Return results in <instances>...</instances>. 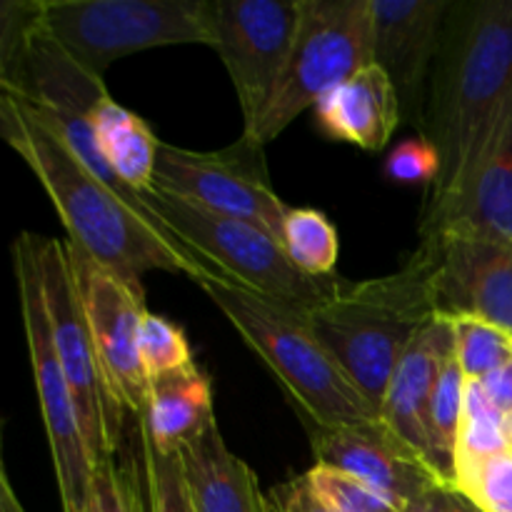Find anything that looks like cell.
<instances>
[{"label": "cell", "instance_id": "ffe728a7", "mask_svg": "<svg viewBox=\"0 0 512 512\" xmlns=\"http://www.w3.org/2000/svg\"><path fill=\"white\" fill-rule=\"evenodd\" d=\"M138 420L150 443L168 455H180L210 423L213 385L195 363L150 380L148 408Z\"/></svg>", "mask_w": 512, "mask_h": 512}, {"label": "cell", "instance_id": "52a82bcc", "mask_svg": "<svg viewBox=\"0 0 512 512\" xmlns=\"http://www.w3.org/2000/svg\"><path fill=\"white\" fill-rule=\"evenodd\" d=\"M55 353L73 390L93 468L118 458L130 415L115 395L90 335L68 240L35 235Z\"/></svg>", "mask_w": 512, "mask_h": 512}, {"label": "cell", "instance_id": "6da1fadb", "mask_svg": "<svg viewBox=\"0 0 512 512\" xmlns=\"http://www.w3.org/2000/svg\"><path fill=\"white\" fill-rule=\"evenodd\" d=\"M0 133L40 180L68 230V243L135 295L145 298L143 275L150 270L188 275L193 283L230 280L175 238L158 215L95 178L28 105L5 93H0Z\"/></svg>", "mask_w": 512, "mask_h": 512}, {"label": "cell", "instance_id": "44dd1931", "mask_svg": "<svg viewBox=\"0 0 512 512\" xmlns=\"http://www.w3.org/2000/svg\"><path fill=\"white\" fill-rule=\"evenodd\" d=\"M98 150L115 178L138 195L155 190L160 140L140 115L105 95L90 113Z\"/></svg>", "mask_w": 512, "mask_h": 512}, {"label": "cell", "instance_id": "83f0119b", "mask_svg": "<svg viewBox=\"0 0 512 512\" xmlns=\"http://www.w3.org/2000/svg\"><path fill=\"white\" fill-rule=\"evenodd\" d=\"M308 480L315 493L325 500L335 512H405L398 503L375 490L373 485L363 483L355 475L343 473L330 465L313 463L308 470Z\"/></svg>", "mask_w": 512, "mask_h": 512}, {"label": "cell", "instance_id": "4dcf8cb0", "mask_svg": "<svg viewBox=\"0 0 512 512\" xmlns=\"http://www.w3.org/2000/svg\"><path fill=\"white\" fill-rule=\"evenodd\" d=\"M440 173L438 150L418 135L395 145L385 160V178L403 185H435Z\"/></svg>", "mask_w": 512, "mask_h": 512}, {"label": "cell", "instance_id": "1f68e13d", "mask_svg": "<svg viewBox=\"0 0 512 512\" xmlns=\"http://www.w3.org/2000/svg\"><path fill=\"white\" fill-rule=\"evenodd\" d=\"M265 498H268L270 512H335L315 493L305 473L298 475V478L285 480L280 485H273L265 493Z\"/></svg>", "mask_w": 512, "mask_h": 512}, {"label": "cell", "instance_id": "7402d4cb", "mask_svg": "<svg viewBox=\"0 0 512 512\" xmlns=\"http://www.w3.org/2000/svg\"><path fill=\"white\" fill-rule=\"evenodd\" d=\"M465 395H468V378L460 368L455 353L440 370V378L430 395L425 433H428V460L435 473L445 483H455V465H458L460 433H463Z\"/></svg>", "mask_w": 512, "mask_h": 512}, {"label": "cell", "instance_id": "8fae6325", "mask_svg": "<svg viewBox=\"0 0 512 512\" xmlns=\"http://www.w3.org/2000/svg\"><path fill=\"white\" fill-rule=\"evenodd\" d=\"M300 23V0H210V33L248 133L278 90Z\"/></svg>", "mask_w": 512, "mask_h": 512}, {"label": "cell", "instance_id": "f546056e", "mask_svg": "<svg viewBox=\"0 0 512 512\" xmlns=\"http://www.w3.org/2000/svg\"><path fill=\"white\" fill-rule=\"evenodd\" d=\"M140 358H143L150 380L195 363L183 328L170 323L163 315L150 313V310L140 323Z\"/></svg>", "mask_w": 512, "mask_h": 512}, {"label": "cell", "instance_id": "e575fe53", "mask_svg": "<svg viewBox=\"0 0 512 512\" xmlns=\"http://www.w3.org/2000/svg\"><path fill=\"white\" fill-rule=\"evenodd\" d=\"M0 512H28L20 505L18 495H15L13 483L8 478V470L0 468Z\"/></svg>", "mask_w": 512, "mask_h": 512}, {"label": "cell", "instance_id": "3957f363", "mask_svg": "<svg viewBox=\"0 0 512 512\" xmlns=\"http://www.w3.org/2000/svg\"><path fill=\"white\" fill-rule=\"evenodd\" d=\"M435 248L420 240L403 268L383 278L338 288L333 298L303 308L305 320L345 373L380 413L390 378L415 335L440 313Z\"/></svg>", "mask_w": 512, "mask_h": 512}, {"label": "cell", "instance_id": "2e32d148", "mask_svg": "<svg viewBox=\"0 0 512 512\" xmlns=\"http://www.w3.org/2000/svg\"><path fill=\"white\" fill-rule=\"evenodd\" d=\"M435 248L440 313L473 318L512 335V245L480 238H420Z\"/></svg>", "mask_w": 512, "mask_h": 512}, {"label": "cell", "instance_id": "5bb4252c", "mask_svg": "<svg viewBox=\"0 0 512 512\" xmlns=\"http://www.w3.org/2000/svg\"><path fill=\"white\" fill-rule=\"evenodd\" d=\"M315 463L330 465L373 485L408 510L413 500L445 483L433 465L380 418L310 435Z\"/></svg>", "mask_w": 512, "mask_h": 512}, {"label": "cell", "instance_id": "836d02e7", "mask_svg": "<svg viewBox=\"0 0 512 512\" xmlns=\"http://www.w3.org/2000/svg\"><path fill=\"white\" fill-rule=\"evenodd\" d=\"M480 385H483L485 395L495 403V408L503 410L505 415H512V360L495 373H490Z\"/></svg>", "mask_w": 512, "mask_h": 512}, {"label": "cell", "instance_id": "d6986e66", "mask_svg": "<svg viewBox=\"0 0 512 512\" xmlns=\"http://www.w3.org/2000/svg\"><path fill=\"white\" fill-rule=\"evenodd\" d=\"M195 512H270L258 475L225 445L218 420L180 450Z\"/></svg>", "mask_w": 512, "mask_h": 512}, {"label": "cell", "instance_id": "d6a6232c", "mask_svg": "<svg viewBox=\"0 0 512 512\" xmlns=\"http://www.w3.org/2000/svg\"><path fill=\"white\" fill-rule=\"evenodd\" d=\"M405 512H483L468 495L460 493L455 485L440 483L420 495L418 500L408 505Z\"/></svg>", "mask_w": 512, "mask_h": 512}, {"label": "cell", "instance_id": "9c48e42d", "mask_svg": "<svg viewBox=\"0 0 512 512\" xmlns=\"http://www.w3.org/2000/svg\"><path fill=\"white\" fill-rule=\"evenodd\" d=\"M13 268L15 280H18L20 313H23L35 393H38L40 415H43L45 433H48L55 480H58L60 505H63V512H83L88 505L95 468L88 445H85L83 428H80L73 390H70L63 365L55 353L35 233H20L15 238Z\"/></svg>", "mask_w": 512, "mask_h": 512}, {"label": "cell", "instance_id": "f1b7e54d", "mask_svg": "<svg viewBox=\"0 0 512 512\" xmlns=\"http://www.w3.org/2000/svg\"><path fill=\"white\" fill-rule=\"evenodd\" d=\"M83 512H145L140 488L138 460L118 463V458L100 463L93 470L88 505Z\"/></svg>", "mask_w": 512, "mask_h": 512}, {"label": "cell", "instance_id": "9a60e30c", "mask_svg": "<svg viewBox=\"0 0 512 512\" xmlns=\"http://www.w3.org/2000/svg\"><path fill=\"white\" fill-rule=\"evenodd\" d=\"M453 0H373V63L398 93L403 123L420 128L430 70Z\"/></svg>", "mask_w": 512, "mask_h": 512}, {"label": "cell", "instance_id": "8992f818", "mask_svg": "<svg viewBox=\"0 0 512 512\" xmlns=\"http://www.w3.org/2000/svg\"><path fill=\"white\" fill-rule=\"evenodd\" d=\"M373 63V0H300V23L273 100L243 138L268 145L303 110Z\"/></svg>", "mask_w": 512, "mask_h": 512}, {"label": "cell", "instance_id": "7c38bea8", "mask_svg": "<svg viewBox=\"0 0 512 512\" xmlns=\"http://www.w3.org/2000/svg\"><path fill=\"white\" fill-rule=\"evenodd\" d=\"M450 235L512 245V95L458 183L425 205L420 238Z\"/></svg>", "mask_w": 512, "mask_h": 512}, {"label": "cell", "instance_id": "603a6c76", "mask_svg": "<svg viewBox=\"0 0 512 512\" xmlns=\"http://www.w3.org/2000/svg\"><path fill=\"white\" fill-rule=\"evenodd\" d=\"M133 435L145 512H195L180 455L160 453L135 418Z\"/></svg>", "mask_w": 512, "mask_h": 512}, {"label": "cell", "instance_id": "ac0fdd59", "mask_svg": "<svg viewBox=\"0 0 512 512\" xmlns=\"http://www.w3.org/2000/svg\"><path fill=\"white\" fill-rule=\"evenodd\" d=\"M325 135L363 150H383L403 125L398 93L380 65L370 63L315 105Z\"/></svg>", "mask_w": 512, "mask_h": 512}, {"label": "cell", "instance_id": "4fadbf2b", "mask_svg": "<svg viewBox=\"0 0 512 512\" xmlns=\"http://www.w3.org/2000/svg\"><path fill=\"white\" fill-rule=\"evenodd\" d=\"M73 255L80 300L88 315L90 335L115 395L130 420L148 408L150 375L140 358V323L148 313L145 298L135 295L123 280L100 268L68 243Z\"/></svg>", "mask_w": 512, "mask_h": 512}, {"label": "cell", "instance_id": "7a4b0ae2", "mask_svg": "<svg viewBox=\"0 0 512 512\" xmlns=\"http://www.w3.org/2000/svg\"><path fill=\"white\" fill-rule=\"evenodd\" d=\"M510 95L512 0H453L418 128L440 158L430 200L458 183Z\"/></svg>", "mask_w": 512, "mask_h": 512}, {"label": "cell", "instance_id": "ba28073f", "mask_svg": "<svg viewBox=\"0 0 512 512\" xmlns=\"http://www.w3.org/2000/svg\"><path fill=\"white\" fill-rule=\"evenodd\" d=\"M145 200L175 238L183 240L190 250L228 275L233 283L253 293L268 295V298L283 300L298 308H313L333 298L343 285V280L335 275L310 278L300 273L290 263L280 240L258 225L208 213L160 190L148 193Z\"/></svg>", "mask_w": 512, "mask_h": 512}, {"label": "cell", "instance_id": "e0dca14e", "mask_svg": "<svg viewBox=\"0 0 512 512\" xmlns=\"http://www.w3.org/2000/svg\"><path fill=\"white\" fill-rule=\"evenodd\" d=\"M453 353L455 320L450 315H438L415 335L410 348L403 353L380 405V420L405 443L413 445L420 455H425V460H428L425 418H428L430 395L438 383L440 370Z\"/></svg>", "mask_w": 512, "mask_h": 512}, {"label": "cell", "instance_id": "277c9868", "mask_svg": "<svg viewBox=\"0 0 512 512\" xmlns=\"http://www.w3.org/2000/svg\"><path fill=\"white\" fill-rule=\"evenodd\" d=\"M215 308L275 375L308 435L380 418L305 320L303 308L253 293L233 280H200Z\"/></svg>", "mask_w": 512, "mask_h": 512}, {"label": "cell", "instance_id": "30bf717a", "mask_svg": "<svg viewBox=\"0 0 512 512\" xmlns=\"http://www.w3.org/2000/svg\"><path fill=\"white\" fill-rule=\"evenodd\" d=\"M155 190L208 213L258 225L278 240L290 210L270 185L263 145L243 135L230 148L210 153L160 140Z\"/></svg>", "mask_w": 512, "mask_h": 512}, {"label": "cell", "instance_id": "484cf974", "mask_svg": "<svg viewBox=\"0 0 512 512\" xmlns=\"http://www.w3.org/2000/svg\"><path fill=\"white\" fill-rule=\"evenodd\" d=\"M453 485L483 512H512V445L485 458L460 460Z\"/></svg>", "mask_w": 512, "mask_h": 512}, {"label": "cell", "instance_id": "5b68a950", "mask_svg": "<svg viewBox=\"0 0 512 512\" xmlns=\"http://www.w3.org/2000/svg\"><path fill=\"white\" fill-rule=\"evenodd\" d=\"M38 28L85 73L163 45H213L210 0H33Z\"/></svg>", "mask_w": 512, "mask_h": 512}, {"label": "cell", "instance_id": "cb8c5ba5", "mask_svg": "<svg viewBox=\"0 0 512 512\" xmlns=\"http://www.w3.org/2000/svg\"><path fill=\"white\" fill-rule=\"evenodd\" d=\"M280 245L300 273L310 278H333L340 240L325 213L313 208H290Z\"/></svg>", "mask_w": 512, "mask_h": 512}, {"label": "cell", "instance_id": "4316f807", "mask_svg": "<svg viewBox=\"0 0 512 512\" xmlns=\"http://www.w3.org/2000/svg\"><path fill=\"white\" fill-rule=\"evenodd\" d=\"M510 445L512 443L508 435V415L500 408H495L493 400L485 395L483 385L470 383L468 380L458 463L460 460L485 458V455L500 453V450L510 448Z\"/></svg>", "mask_w": 512, "mask_h": 512}, {"label": "cell", "instance_id": "d4e9b609", "mask_svg": "<svg viewBox=\"0 0 512 512\" xmlns=\"http://www.w3.org/2000/svg\"><path fill=\"white\" fill-rule=\"evenodd\" d=\"M455 320V358L470 383H483L512 360V335L473 318Z\"/></svg>", "mask_w": 512, "mask_h": 512}, {"label": "cell", "instance_id": "d590c367", "mask_svg": "<svg viewBox=\"0 0 512 512\" xmlns=\"http://www.w3.org/2000/svg\"><path fill=\"white\" fill-rule=\"evenodd\" d=\"M508 435H510V443H512V415H508Z\"/></svg>", "mask_w": 512, "mask_h": 512}]
</instances>
